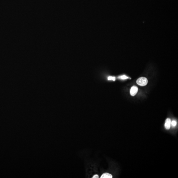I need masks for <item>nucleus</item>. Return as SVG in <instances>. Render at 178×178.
Returning <instances> with one entry per match:
<instances>
[{
    "label": "nucleus",
    "mask_w": 178,
    "mask_h": 178,
    "mask_svg": "<svg viewBox=\"0 0 178 178\" xmlns=\"http://www.w3.org/2000/svg\"><path fill=\"white\" fill-rule=\"evenodd\" d=\"M148 83V80L146 78L141 77L139 78L137 81V83L141 86H146Z\"/></svg>",
    "instance_id": "obj_1"
},
{
    "label": "nucleus",
    "mask_w": 178,
    "mask_h": 178,
    "mask_svg": "<svg viewBox=\"0 0 178 178\" xmlns=\"http://www.w3.org/2000/svg\"><path fill=\"white\" fill-rule=\"evenodd\" d=\"M138 91V88L136 86H133L130 90V94L131 95L134 96L136 95Z\"/></svg>",
    "instance_id": "obj_2"
},
{
    "label": "nucleus",
    "mask_w": 178,
    "mask_h": 178,
    "mask_svg": "<svg viewBox=\"0 0 178 178\" xmlns=\"http://www.w3.org/2000/svg\"><path fill=\"white\" fill-rule=\"evenodd\" d=\"M171 120L169 118L166 119L165 124V127L166 129H169L171 126Z\"/></svg>",
    "instance_id": "obj_3"
},
{
    "label": "nucleus",
    "mask_w": 178,
    "mask_h": 178,
    "mask_svg": "<svg viewBox=\"0 0 178 178\" xmlns=\"http://www.w3.org/2000/svg\"><path fill=\"white\" fill-rule=\"evenodd\" d=\"M113 176L112 175L108 173H105L102 174L101 175V178H112Z\"/></svg>",
    "instance_id": "obj_4"
},
{
    "label": "nucleus",
    "mask_w": 178,
    "mask_h": 178,
    "mask_svg": "<svg viewBox=\"0 0 178 178\" xmlns=\"http://www.w3.org/2000/svg\"><path fill=\"white\" fill-rule=\"evenodd\" d=\"M118 78L121 79H128L129 78L125 76V75H123V76H120L118 77Z\"/></svg>",
    "instance_id": "obj_5"
},
{
    "label": "nucleus",
    "mask_w": 178,
    "mask_h": 178,
    "mask_svg": "<svg viewBox=\"0 0 178 178\" xmlns=\"http://www.w3.org/2000/svg\"><path fill=\"white\" fill-rule=\"evenodd\" d=\"M176 124H177V123L175 120H173L171 122V125L173 127H175V126H176Z\"/></svg>",
    "instance_id": "obj_6"
},
{
    "label": "nucleus",
    "mask_w": 178,
    "mask_h": 178,
    "mask_svg": "<svg viewBox=\"0 0 178 178\" xmlns=\"http://www.w3.org/2000/svg\"><path fill=\"white\" fill-rule=\"evenodd\" d=\"M116 79L115 77H111V76H109L108 77V79L109 80H113V81H115Z\"/></svg>",
    "instance_id": "obj_7"
},
{
    "label": "nucleus",
    "mask_w": 178,
    "mask_h": 178,
    "mask_svg": "<svg viewBox=\"0 0 178 178\" xmlns=\"http://www.w3.org/2000/svg\"><path fill=\"white\" fill-rule=\"evenodd\" d=\"M92 178H99V176L98 175L95 174L92 177Z\"/></svg>",
    "instance_id": "obj_8"
}]
</instances>
